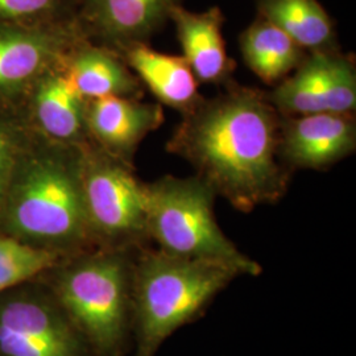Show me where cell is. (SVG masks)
<instances>
[{
    "mask_svg": "<svg viewBox=\"0 0 356 356\" xmlns=\"http://www.w3.org/2000/svg\"><path fill=\"white\" fill-rule=\"evenodd\" d=\"M281 118L268 91L232 79L181 115L166 152L186 161L216 197L251 213L279 204L292 182L280 157Z\"/></svg>",
    "mask_w": 356,
    "mask_h": 356,
    "instance_id": "obj_1",
    "label": "cell"
},
{
    "mask_svg": "<svg viewBox=\"0 0 356 356\" xmlns=\"http://www.w3.org/2000/svg\"><path fill=\"white\" fill-rule=\"evenodd\" d=\"M83 145L32 131L0 207V235L66 257L94 248L82 198Z\"/></svg>",
    "mask_w": 356,
    "mask_h": 356,
    "instance_id": "obj_2",
    "label": "cell"
},
{
    "mask_svg": "<svg viewBox=\"0 0 356 356\" xmlns=\"http://www.w3.org/2000/svg\"><path fill=\"white\" fill-rule=\"evenodd\" d=\"M239 275L223 264L178 257L147 245L134 257L131 304L135 356H154L166 339L202 314Z\"/></svg>",
    "mask_w": 356,
    "mask_h": 356,
    "instance_id": "obj_3",
    "label": "cell"
},
{
    "mask_svg": "<svg viewBox=\"0 0 356 356\" xmlns=\"http://www.w3.org/2000/svg\"><path fill=\"white\" fill-rule=\"evenodd\" d=\"M138 250L91 248L51 269V292L92 356H123L132 331L131 285Z\"/></svg>",
    "mask_w": 356,
    "mask_h": 356,
    "instance_id": "obj_4",
    "label": "cell"
},
{
    "mask_svg": "<svg viewBox=\"0 0 356 356\" xmlns=\"http://www.w3.org/2000/svg\"><path fill=\"white\" fill-rule=\"evenodd\" d=\"M149 242L166 254L223 264L239 276L261 267L229 241L216 222V191L198 176L166 175L144 182Z\"/></svg>",
    "mask_w": 356,
    "mask_h": 356,
    "instance_id": "obj_5",
    "label": "cell"
},
{
    "mask_svg": "<svg viewBox=\"0 0 356 356\" xmlns=\"http://www.w3.org/2000/svg\"><path fill=\"white\" fill-rule=\"evenodd\" d=\"M82 198L94 248L139 250L151 245L144 182L134 166L91 141L82 147Z\"/></svg>",
    "mask_w": 356,
    "mask_h": 356,
    "instance_id": "obj_6",
    "label": "cell"
},
{
    "mask_svg": "<svg viewBox=\"0 0 356 356\" xmlns=\"http://www.w3.org/2000/svg\"><path fill=\"white\" fill-rule=\"evenodd\" d=\"M51 291L15 286L0 293V356H91Z\"/></svg>",
    "mask_w": 356,
    "mask_h": 356,
    "instance_id": "obj_7",
    "label": "cell"
},
{
    "mask_svg": "<svg viewBox=\"0 0 356 356\" xmlns=\"http://www.w3.org/2000/svg\"><path fill=\"white\" fill-rule=\"evenodd\" d=\"M83 38L78 17L48 24L0 23V113L17 114L38 79Z\"/></svg>",
    "mask_w": 356,
    "mask_h": 356,
    "instance_id": "obj_8",
    "label": "cell"
},
{
    "mask_svg": "<svg viewBox=\"0 0 356 356\" xmlns=\"http://www.w3.org/2000/svg\"><path fill=\"white\" fill-rule=\"evenodd\" d=\"M284 116L355 114L356 64L342 48L307 53L289 76L268 91Z\"/></svg>",
    "mask_w": 356,
    "mask_h": 356,
    "instance_id": "obj_9",
    "label": "cell"
},
{
    "mask_svg": "<svg viewBox=\"0 0 356 356\" xmlns=\"http://www.w3.org/2000/svg\"><path fill=\"white\" fill-rule=\"evenodd\" d=\"M185 0H79L78 22L90 41L122 54L151 44Z\"/></svg>",
    "mask_w": 356,
    "mask_h": 356,
    "instance_id": "obj_10",
    "label": "cell"
},
{
    "mask_svg": "<svg viewBox=\"0 0 356 356\" xmlns=\"http://www.w3.org/2000/svg\"><path fill=\"white\" fill-rule=\"evenodd\" d=\"M356 151L355 114L281 118L280 157L296 170H329Z\"/></svg>",
    "mask_w": 356,
    "mask_h": 356,
    "instance_id": "obj_11",
    "label": "cell"
},
{
    "mask_svg": "<svg viewBox=\"0 0 356 356\" xmlns=\"http://www.w3.org/2000/svg\"><path fill=\"white\" fill-rule=\"evenodd\" d=\"M65 60L38 79L17 114L33 132L48 140L83 145L90 141L85 122L86 99L76 89Z\"/></svg>",
    "mask_w": 356,
    "mask_h": 356,
    "instance_id": "obj_12",
    "label": "cell"
},
{
    "mask_svg": "<svg viewBox=\"0 0 356 356\" xmlns=\"http://www.w3.org/2000/svg\"><path fill=\"white\" fill-rule=\"evenodd\" d=\"M85 122L89 140L94 145L134 166L141 143L164 124L165 113L160 103L104 97L86 99Z\"/></svg>",
    "mask_w": 356,
    "mask_h": 356,
    "instance_id": "obj_13",
    "label": "cell"
},
{
    "mask_svg": "<svg viewBox=\"0 0 356 356\" xmlns=\"http://www.w3.org/2000/svg\"><path fill=\"white\" fill-rule=\"evenodd\" d=\"M176 28L182 57L201 85L225 86L234 79L236 64L231 58L223 38L225 13L218 6L202 13L186 10L178 6L170 19Z\"/></svg>",
    "mask_w": 356,
    "mask_h": 356,
    "instance_id": "obj_14",
    "label": "cell"
},
{
    "mask_svg": "<svg viewBox=\"0 0 356 356\" xmlns=\"http://www.w3.org/2000/svg\"><path fill=\"white\" fill-rule=\"evenodd\" d=\"M120 56L161 106L184 115L202 102L200 83L182 56L154 51L151 44L132 45Z\"/></svg>",
    "mask_w": 356,
    "mask_h": 356,
    "instance_id": "obj_15",
    "label": "cell"
},
{
    "mask_svg": "<svg viewBox=\"0 0 356 356\" xmlns=\"http://www.w3.org/2000/svg\"><path fill=\"white\" fill-rule=\"evenodd\" d=\"M66 67L85 99L104 97H144L139 78L123 57L106 47L83 38L67 54Z\"/></svg>",
    "mask_w": 356,
    "mask_h": 356,
    "instance_id": "obj_16",
    "label": "cell"
},
{
    "mask_svg": "<svg viewBox=\"0 0 356 356\" xmlns=\"http://www.w3.org/2000/svg\"><path fill=\"white\" fill-rule=\"evenodd\" d=\"M267 19L307 53L342 48L334 20L318 0H254Z\"/></svg>",
    "mask_w": 356,
    "mask_h": 356,
    "instance_id": "obj_17",
    "label": "cell"
},
{
    "mask_svg": "<svg viewBox=\"0 0 356 356\" xmlns=\"http://www.w3.org/2000/svg\"><path fill=\"white\" fill-rule=\"evenodd\" d=\"M239 49L244 65L272 88L289 76L307 54L292 38L259 15L241 33Z\"/></svg>",
    "mask_w": 356,
    "mask_h": 356,
    "instance_id": "obj_18",
    "label": "cell"
},
{
    "mask_svg": "<svg viewBox=\"0 0 356 356\" xmlns=\"http://www.w3.org/2000/svg\"><path fill=\"white\" fill-rule=\"evenodd\" d=\"M64 254L0 235V293L49 272Z\"/></svg>",
    "mask_w": 356,
    "mask_h": 356,
    "instance_id": "obj_19",
    "label": "cell"
},
{
    "mask_svg": "<svg viewBox=\"0 0 356 356\" xmlns=\"http://www.w3.org/2000/svg\"><path fill=\"white\" fill-rule=\"evenodd\" d=\"M79 0H0V23L48 24L78 17Z\"/></svg>",
    "mask_w": 356,
    "mask_h": 356,
    "instance_id": "obj_20",
    "label": "cell"
},
{
    "mask_svg": "<svg viewBox=\"0 0 356 356\" xmlns=\"http://www.w3.org/2000/svg\"><path fill=\"white\" fill-rule=\"evenodd\" d=\"M32 129L19 114L0 113V207Z\"/></svg>",
    "mask_w": 356,
    "mask_h": 356,
    "instance_id": "obj_21",
    "label": "cell"
}]
</instances>
